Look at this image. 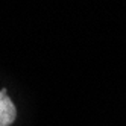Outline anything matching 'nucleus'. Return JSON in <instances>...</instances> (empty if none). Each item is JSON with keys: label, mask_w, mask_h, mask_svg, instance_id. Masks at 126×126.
Wrapping results in <instances>:
<instances>
[{"label": "nucleus", "mask_w": 126, "mask_h": 126, "mask_svg": "<svg viewBox=\"0 0 126 126\" xmlns=\"http://www.w3.org/2000/svg\"><path fill=\"white\" fill-rule=\"evenodd\" d=\"M15 117H17L15 105L12 103L11 97L0 90V126L12 125Z\"/></svg>", "instance_id": "obj_1"}]
</instances>
